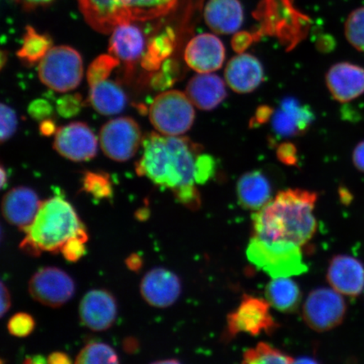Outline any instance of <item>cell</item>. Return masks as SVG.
I'll return each instance as SVG.
<instances>
[{
    "mask_svg": "<svg viewBox=\"0 0 364 364\" xmlns=\"http://www.w3.org/2000/svg\"><path fill=\"white\" fill-rule=\"evenodd\" d=\"M144 154L136 172L154 183L179 191L198 184L200 161L203 154L199 145L185 136L150 134L143 141Z\"/></svg>",
    "mask_w": 364,
    "mask_h": 364,
    "instance_id": "cell-1",
    "label": "cell"
},
{
    "mask_svg": "<svg viewBox=\"0 0 364 364\" xmlns=\"http://www.w3.org/2000/svg\"><path fill=\"white\" fill-rule=\"evenodd\" d=\"M318 195L303 189L282 191L266 206L254 213L253 236L303 247L315 235L314 209Z\"/></svg>",
    "mask_w": 364,
    "mask_h": 364,
    "instance_id": "cell-2",
    "label": "cell"
},
{
    "mask_svg": "<svg viewBox=\"0 0 364 364\" xmlns=\"http://www.w3.org/2000/svg\"><path fill=\"white\" fill-rule=\"evenodd\" d=\"M24 231L21 248L33 256L43 252L58 253L68 240L87 235L74 208L61 198L43 203L33 224Z\"/></svg>",
    "mask_w": 364,
    "mask_h": 364,
    "instance_id": "cell-3",
    "label": "cell"
},
{
    "mask_svg": "<svg viewBox=\"0 0 364 364\" xmlns=\"http://www.w3.org/2000/svg\"><path fill=\"white\" fill-rule=\"evenodd\" d=\"M177 0H78L80 10L90 27L112 33L118 26L156 20L169 14Z\"/></svg>",
    "mask_w": 364,
    "mask_h": 364,
    "instance_id": "cell-4",
    "label": "cell"
},
{
    "mask_svg": "<svg viewBox=\"0 0 364 364\" xmlns=\"http://www.w3.org/2000/svg\"><path fill=\"white\" fill-rule=\"evenodd\" d=\"M302 247L282 241L250 239L247 256L250 263L273 279L301 275L308 271Z\"/></svg>",
    "mask_w": 364,
    "mask_h": 364,
    "instance_id": "cell-5",
    "label": "cell"
},
{
    "mask_svg": "<svg viewBox=\"0 0 364 364\" xmlns=\"http://www.w3.org/2000/svg\"><path fill=\"white\" fill-rule=\"evenodd\" d=\"M149 119L159 134L178 136L188 132L194 124V105L186 93L167 90L154 100Z\"/></svg>",
    "mask_w": 364,
    "mask_h": 364,
    "instance_id": "cell-6",
    "label": "cell"
},
{
    "mask_svg": "<svg viewBox=\"0 0 364 364\" xmlns=\"http://www.w3.org/2000/svg\"><path fill=\"white\" fill-rule=\"evenodd\" d=\"M83 61L75 49L58 46L49 50L39 63L41 81L58 92L75 90L83 77Z\"/></svg>",
    "mask_w": 364,
    "mask_h": 364,
    "instance_id": "cell-7",
    "label": "cell"
},
{
    "mask_svg": "<svg viewBox=\"0 0 364 364\" xmlns=\"http://www.w3.org/2000/svg\"><path fill=\"white\" fill-rule=\"evenodd\" d=\"M267 299L244 295L239 306L227 317V334L229 338L240 333L256 336L262 333L272 334L277 324L270 311Z\"/></svg>",
    "mask_w": 364,
    "mask_h": 364,
    "instance_id": "cell-8",
    "label": "cell"
},
{
    "mask_svg": "<svg viewBox=\"0 0 364 364\" xmlns=\"http://www.w3.org/2000/svg\"><path fill=\"white\" fill-rule=\"evenodd\" d=\"M302 312L304 321L309 328L325 332L341 324L347 306L341 294L335 289L320 288L308 295Z\"/></svg>",
    "mask_w": 364,
    "mask_h": 364,
    "instance_id": "cell-9",
    "label": "cell"
},
{
    "mask_svg": "<svg viewBox=\"0 0 364 364\" xmlns=\"http://www.w3.org/2000/svg\"><path fill=\"white\" fill-rule=\"evenodd\" d=\"M103 152L115 161L133 158L142 141L139 126L130 117H118L108 122L100 133Z\"/></svg>",
    "mask_w": 364,
    "mask_h": 364,
    "instance_id": "cell-10",
    "label": "cell"
},
{
    "mask_svg": "<svg viewBox=\"0 0 364 364\" xmlns=\"http://www.w3.org/2000/svg\"><path fill=\"white\" fill-rule=\"evenodd\" d=\"M29 293L36 301L50 307H60L72 299L75 284L72 277L57 267H45L31 277Z\"/></svg>",
    "mask_w": 364,
    "mask_h": 364,
    "instance_id": "cell-11",
    "label": "cell"
},
{
    "mask_svg": "<svg viewBox=\"0 0 364 364\" xmlns=\"http://www.w3.org/2000/svg\"><path fill=\"white\" fill-rule=\"evenodd\" d=\"M53 146L72 161H85L97 154V139L83 122H73L57 130Z\"/></svg>",
    "mask_w": 364,
    "mask_h": 364,
    "instance_id": "cell-12",
    "label": "cell"
},
{
    "mask_svg": "<svg viewBox=\"0 0 364 364\" xmlns=\"http://www.w3.org/2000/svg\"><path fill=\"white\" fill-rule=\"evenodd\" d=\"M184 58L186 65L198 74H211L224 65L225 45L215 35L200 34L190 40Z\"/></svg>",
    "mask_w": 364,
    "mask_h": 364,
    "instance_id": "cell-13",
    "label": "cell"
},
{
    "mask_svg": "<svg viewBox=\"0 0 364 364\" xmlns=\"http://www.w3.org/2000/svg\"><path fill=\"white\" fill-rule=\"evenodd\" d=\"M314 120L315 115L311 108L288 97L272 113V129L279 138H294L306 133Z\"/></svg>",
    "mask_w": 364,
    "mask_h": 364,
    "instance_id": "cell-14",
    "label": "cell"
},
{
    "mask_svg": "<svg viewBox=\"0 0 364 364\" xmlns=\"http://www.w3.org/2000/svg\"><path fill=\"white\" fill-rule=\"evenodd\" d=\"M326 83L336 102H352L364 94V68L348 62L336 63L326 73Z\"/></svg>",
    "mask_w": 364,
    "mask_h": 364,
    "instance_id": "cell-15",
    "label": "cell"
},
{
    "mask_svg": "<svg viewBox=\"0 0 364 364\" xmlns=\"http://www.w3.org/2000/svg\"><path fill=\"white\" fill-rule=\"evenodd\" d=\"M80 315L82 322L90 330L106 331L116 321V299L106 290H91L81 300Z\"/></svg>",
    "mask_w": 364,
    "mask_h": 364,
    "instance_id": "cell-16",
    "label": "cell"
},
{
    "mask_svg": "<svg viewBox=\"0 0 364 364\" xmlns=\"http://www.w3.org/2000/svg\"><path fill=\"white\" fill-rule=\"evenodd\" d=\"M181 284L175 273L158 267L149 272L141 283V294L150 306L166 308L180 297Z\"/></svg>",
    "mask_w": 364,
    "mask_h": 364,
    "instance_id": "cell-17",
    "label": "cell"
},
{
    "mask_svg": "<svg viewBox=\"0 0 364 364\" xmlns=\"http://www.w3.org/2000/svg\"><path fill=\"white\" fill-rule=\"evenodd\" d=\"M264 80L263 67L258 58L249 53L232 58L225 70V81L238 94L252 92Z\"/></svg>",
    "mask_w": 364,
    "mask_h": 364,
    "instance_id": "cell-18",
    "label": "cell"
},
{
    "mask_svg": "<svg viewBox=\"0 0 364 364\" xmlns=\"http://www.w3.org/2000/svg\"><path fill=\"white\" fill-rule=\"evenodd\" d=\"M327 280L336 292L357 297L364 289V266L356 258L336 256L330 262Z\"/></svg>",
    "mask_w": 364,
    "mask_h": 364,
    "instance_id": "cell-19",
    "label": "cell"
},
{
    "mask_svg": "<svg viewBox=\"0 0 364 364\" xmlns=\"http://www.w3.org/2000/svg\"><path fill=\"white\" fill-rule=\"evenodd\" d=\"M42 203L34 191L27 188H16L8 192L2 202V213L10 224L24 230L35 220Z\"/></svg>",
    "mask_w": 364,
    "mask_h": 364,
    "instance_id": "cell-20",
    "label": "cell"
},
{
    "mask_svg": "<svg viewBox=\"0 0 364 364\" xmlns=\"http://www.w3.org/2000/svg\"><path fill=\"white\" fill-rule=\"evenodd\" d=\"M204 20L213 33L233 34L243 24V7L239 0H208L204 9Z\"/></svg>",
    "mask_w": 364,
    "mask_h": 364,
    "instance_id": "cell-21",
    "label": "cell"
},
{
    "mask_svg": "<svg viewBox=\"0 0 364 364\" xmlns=\"http://www.w3.org/2000/svg\"><path fill=\"white\" fill-rule=\"evenodd\" d=\"M186 94L194 107L200 110L211 111L220 106L227 97L225 82L213 73L198 74L189 81Z\"/></svg>",
    "mask_w": 364,
    "mask_h": 364,
    "instance_id": "cell-22",
    "label": "cell"
},
{
    "mask_svg": "<svg viewBox=\"0 0 364 364\" xmlns=\"http://www.w3.org/2000/svg\"><path fill=\"white\" fill-rule=\"evenodd\" d=\"M145 38L142 30L134 23L120 25L112 33L109 52L111 55L132 65L143 58Z\"/></svg>",
    "mask_w": 364,
    "mask_h": 364,
    "instance_id": "cell-23",
    "label": "cell"
},
{
    "mask_svg": "<svg viewBox=\"0 0 364 364\" xmlns=\"http://www.w3.org/2000/svg\"><path fill=\"white\" fill-rule=\"evenodd\" d=\"M236 193L241 207L257 212L271 201L270 181L262 172L257 171L245 173L238 180Z\"/></svg>",
    "mask_w": 364,
    "mask_h": 364,
    "instance_id": "cell-24",
    "label": "cell"
},
{
    "mask_svg": "<svg viewBox=\"0 0 364 364\" xmlns=\"http://www.w3.org/2000/svg\"><path fill=\"white\" fill-rule=\"evenodd\" d=\"M90 102L95 111L110 116L124 110L127 97L119 85L107 80L91 86Z\"/></svg>",
    "mask_w": 364,
    "mask_h": 364,
    "instance_id": "cell-25",
    "label": "cell"
},
{
    "mask_svg": "<svg viewBox=\"0 0 364 364\" xmlns=\"http://www.w3.org/2000/svg\"><path fill=\"white\" fill-rule=\"evenodd\" d=\"M268 303L284 313L297 311L301 301V292L297 284L289 277L273 279L266 289Z\"/></svg>",
    "mask_w": 364,
    "mask_h": 364,
    "instance_id": "cell-26",
    "label": "cell"
},
{
    "mask_svg": "<svg viewBox=\"0 0 364 364\" xmlns=\"http://www.w3.org/2000/svg\"><path fill=\"white\" fill-rule=\"evenodd\" d=\"M51 46L52 41L49 36L40 34L33 27L27 26L17 56L29 63L41 62L52 48Z\"/></svg>",
    "mask_w": 364,
    "mask_h": 364,
    "instance_id": "cell-27",
    "label": "cell"
},
{
    "mask_svg": "<svg viewBox=\"0 0 364 364\" xmlns=\"http://www.w3.org/2000/svg\"><path fill=\"white\" fill-rule=\"evenodd\" d=\"M173 42H174V35L171 30L150 41L147 52L143 56L142 63H141L143 68L149 71L159 70L162 62L171 53Z\"/></svg>",
    "mask_w": 364,
    "mask_h": 364,
    "instance_id": "cell-28",
    "label": "cell"
},
{
    "mask_svg": "<svg viewBox=\"0 0 364 364\" xmlns=\"http://www.w3.org/2000/svg\"><path fill=\"white\" fill-rule=\"evenodd\" d=\"M294 359L266 343H259L243 355L240 364H292Z\"/></svg>",
    "mask_w": 364,
    "mask_h": 364,
    "instance_id": "cell-29",
    "label": "cell"
},
{
    "mask_svg": "<svg viewBox=\"0 0 364 364\" xmlns=\"http://www.w3.org/2000/svg\"><path fill=\"white\" fill-rule=\"evenodd\" d=\"M75 364H119L115 351L105 343H91L81 350Z\"/></svg>",
    "mask_w": 364,
    "mask_h": 364,
    "instance_id": "cell-30",
    "label": "cell"
},
{
    "mask_svg": "<svg viewBox=\"0 0 364 364\" xmlns=\"http://www.w3.org/2000/svg\"><path fill=\"white\" fill-rule=\"evenodd\" d=\"M345 36L354 48L364 53V6L350 14L345 23Z\"/></svg>",
    "mask_w": 364,
    "mask_h": 364,
    "instance_id": "cell-31",
    "label": "cell"
},
{
    "mask_svg": "<svg viewBox=\"0 0 364 364\" xmlns=\"http://www.w3.org/2000/svg\"><path fill=\"white\" fill-rule=\"evenodd\" d=\"M120 60L111 54H104L95 58L87 72L89 85L93 86L107 80L112 71L119 65Z\"/></svg>",
    "mask_w": 364,
    "mask_h": 364,
    "instance_id": "cell-32",
    "label": "cell"
},
{
    "mask_svg": "<svg viewBox=\"0 0 364 364\" xmlns=\"http://www.w3.org/2000/svg\"><path fill=\"white\" fill-rule=\"evenodd\" d=\"M83 188L85 192L99 199L109 198L112 193L111 181L108 176L102 173H86L83 180Z\"/></svg>",
    "mask_w": 364,
    "mask_h": 364,
    "instance_id": "cell-33",
    "label": "cell"
},
{
    "mask_svg": "<svg viewBox=\"0 0 364 364\" xmlns=\"http://www.w3.org/2000/svg\"><path fill=\"white\" fill-rule=\"evenodd\" d=\"M35 320L26 313H18L8 323V330L16 338H26L35 329Z\"/></svg>",
    "mask_w": 364,
    "mask_h": 364,
    "instance_id": "cell-34",
    "label": "cell"
},
{
    "mask_svg": "<svg viewBox=\"0 0 364 364\" xmlns=\"http://www.w3.org/2000/svg\"><path fill=\"white\" fill-rule=\"evenodd\" d=\"M88 241V235L75 236L67 241L61 252L67 261L75 262L84 256L86 249L85 243Z\"/></svg>",
    "mask_w": 364,
    "mask_h": 364,
    "instance_id": "cell-35",
    "label": "cell"
},
{
    "mask_svg": "<svg viewBox=\"0 0 364 364\" xmlns=\"http://www.w3.org/2000/svg\"><path fill=\"white\" fill-rule=\"evenodd\" d=\"M0 120H1V131H0V139L1 142H6L10 139L17 129V117L16 112L6 105L1 104L0 108Z\"/></svg>",
    "mask_w": 364,
    "mask_h": 364,
    "instance_id": "cell-36",
    "label": "cell"
},
{
    "mask_svg": "<svg viewBox=\"0 0 364 364\" xmlns=\"http://www.w3.org/2000/svg\"><path fill=\"white\" fill-rule=\"evenodd\" d=\"M81 98L79 95H66L58 102V111L61 116L70 117L80 111Z\"/></svg>",
    "mask_w": 364,
    "mask_h": 364,
    "instance_id": "cell-37",
    "label": "cell"
},
{
    "mask_svg": "<svg viewBox=\"0 0 364 364\" xmlns=\"http://www.w3.org/2000/svg\"><path fill=\"white\" fill-rule=\"evenodd\" d=\"M52 107L48 102L43 100H38L31 104L29 107V113L31 117L36 120H44L52 112Z\"/></svg>",
    "mask_w": 364,
    "mask_h": 364,
    "instance_id": "cell-38",
    "label": "cell"
},
{
    "mask_svg": "<svg viewBox=\"0 0 364 364\" xmlns=\"http://www.w3.org/2000/svg\"><path fill=\"white\" fill-rule=\"evenodd\" d=\"M353 162L358 171L364 173V141L355 147L353 153Z\"/></svg>",
    "mask_w": 364,
    "mask_h": 364,
    "instance_id": "cell-39",
    "label": "cell"
},
{
    "mask_svg": "<svg viewBox=\"0 0 364 364\" xmlns=\"http://www.w3.org/2000/svg\"><path fill=\"white\" fill-rule=\"evenodd\" d=\"M11 306V299L9 289L4 283H1V317H4Z\"/></svg>",
    "mask_w": 364,
    "mask_h": 364,
    "instance_id": "cell-40",
    "label": "cell"
},
{
    "mask_svg": "<svg viewBox=\"0 0 364 364\" xmlns=\"http://www.w3.org/2000/svg\"><path fill=\"white\" fill-rule=\"evenodd\" d=\"M48 364H72V362L67 354L55 352L49 355Z\"/></svg>",
    "mask_w": 364,
    "mask_h": 364,
    "instance_id": "cell-41",
    "label": "cell"
},
{
    "mask_svg": "<svg viewBox=\"0 0 364 364\" xmlns=\"http://www.w3.org/2000/svg\"><path fill=\"white\" fill-rule=\"evenodd\" d=\"M127 266L132 271L138 272L143 266V260L139 255L133 254L127 258Z\"/></svg>",
    "mask_w": 364,
    "mask_h": 364,
    "instance_id": "cell-42",
    "label": "cell"
},
{
    "mask_svg": "<svg viewBox=\"0 0 364 364\" xmlns=\"http://www.w3.org/2000/svg\"><path fill=\"white\" fill-rule=\"evenodd\" d=\"M40 131L43 135H53V134H56V126L51 120H44L40 125Z\"/></svg>",
    "mask_w": 364,
    "mask_h": 364,
    "instance_id": "cell-43",
    "label": "cell"
},
{
    "mask_svg": "<svg viewBox=\"0 0 364 364\" xmlns=\"http://www.w3.org/2000/svg\"><path fill=\"white\" fill-rule=\"evenodd\" d=\"M26 6H38L52 2L53 0H21Z\"/></svg>",
    "mask_w": 364,
    "mask_h": 364,
    "instance_id": "cell-44",
    "label": "cell"
},
{
    "mask_svg": "<svg viewBox=\"0 0 364 364\" xmlns=\"http://www.w3.org/2000/svg\"><path fill=\"white\" fill-rule=\"evenodd\" d=\"M292 364H318L316 360L309 358H301L294 360Z\"/></svg>",
    "mask_w": 364,
    "mask_h": 364,
    "instance_id": "cell-45",
    "label": "cell"
},
{
    "mask_svg": "<svg viewBox=\"0 0 364 364\" xmlns=\"http://www.w3.org/2000/svg\"><path fill=\"white\" fill-rule=\"evenodd\" d=\"M136 346H138V344L136 343L134 339H127L124 343V347L127 352H131V347H134L136 349Z\"/></svg>",
    "mask_w": 364,
    "mask_h": 364,
    "instance_id": "cell-46",
    "label": "cell"
},
{
    "mask_svg": "<svg viewBox=\"0 0 364 364\" xmlns=\"http://www.w3.org/2000/svg\"><path fill=\"white\" fill-rule=\"evenodd\" d=\"M0 171H1V173H0V174H1V188H4V185H6V179H7L6 172V171H4V167H1V169H0Z\"/></svg>",
    "mask_w": 364,
    "mask_h": 364,
    "instance_id": "cell-47",
    "label": "cell"
},
{
    "mask_svg": "<svg viewBox=\"0 0 364 364\" xmlns=\"http://www.w3.org/2000/svg\"><path fill=\"white\" fill-rule=\"evenodd\" d=\"M152 364H181L178 361L175 359H169V360H163L153 363Z\"/></svg>",
    "mask_w": 364,
    "mask_h": 364,
    "instance_id": "cell-48",
    "label": "cell"
},
{
    "mask_svg": "<svg viewBox=\"0 0 364 364\" xmlns=\"http://www.w3.org/2000/svg\"><path fill=\"white\" fill-rule=\"evenodd\" d=\"M25 364H43L42 363H34L33 360H31V359H27Z\"/></svg>",
    "mask_w": 364,
    "mask_h": 364,
    "instance_id": "cell-49",
    "label": "cell"
}]
</instances>
